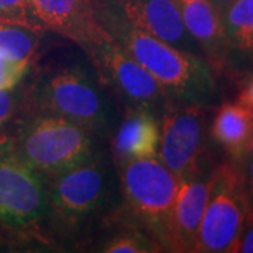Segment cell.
I'll return each mask as SVG.
<instances>
[{"instance_id": "e0dca14e", "label": "cell", "mask_w": 253, "mask_h": 253, "mask_svg": "<svg viewBox=\"0 0 253 253\" xmlns=\"http://www.w3.org/2000/svg\"><path fill=\"white\" fill-rule=\"evenodd\" d=\"M40 36L34 30L16 24L0 23V55L16 62H33L40 46Z\"/></svg>"}, {"instance_id": "8992f818", "label": "cell", "mask_w": 253, "mask_h": 253, "mask_svg": "<svg viewBox=\"0 0 253 253\" xmlns=\"http://www.w3.org/2000/svg\"><path fill=\"white\" fill-rule=\"evenodd\" d=\"M104 87L113 94L121 113L142 110L156 117L170 104V100L152 78L123 46L103 28L101 34L82 45Z\"/></svg>"}, {"instance_id": "7402d4cb", "label": "cell", "mask_w": 253, "mask_h": 253, "mask_svg": "<svg viewBox=\"0 0 253 253\" xmlns=\"http://www.w3.org/2000/svg\"><path fill=\"white\" fill-rule=\"evenodd\" d=\"M228 253H253V210L246 218L239 235Z\"/></svg>"}, {"instance_id": "2e32d148", "label": "cell", "mask_w": 253, "mask_h": 253, "mask_svg": "<svg viewBox=\"0 0 253 253\" xmlns=\"http://www.w3.org/2000/svg\"><path fill=\"white\" fill-rule=\"evenodd\" d=\"M228 45L242 52L253 51V0H232L222 10Z\"/></svg>"}, {"instance_id": "4316f807", "label": "cell", "mask_w": 253, "mask_h": 253, "mask_svg": "<svg viewBox=\"0 0 253 253\" xmlns=\"http://www.w3.org/2000/svg\"><path fill=\"white\" fill-rule=\"evenodd\" d=\"M248 154L253 155V131H252V135H251V141H249V145H248Z\"/></svg>"}, {"instance_id": "cb8c5ba5", "label": "cell", "mask_w": 253, "mask_h": 253, "mask_svg": "<svg viewBox=\"0 0 253 253\" xmlns=\"http://www.w3.org/2000/svg\"><path fill=\"white\" fill-rule=\"evenodd\" d=\"M238 101L253 110V78L248 82V84L245 86L244 90L241 91V94L238 97Z\"/></svg>"}, {"instance_id": "5bb4252c", "label": "cell", "mask_w": 253, "mask_h": 253, "mask_svg": "<svg viewBox=\"0 0 253 253\" xmlns=\"http://www.w3.org/2000/svg\"><path fill=\"white\" fill-rule=\"evenodd\" d=\"M183 24L211 63L224 59L226 41L222 13L211 0H177Z\"/></svg>"}, {"instance_id": "9a60e30c", "label": "cell", "mask_w": 253, "mask_h": 253, "mask_svg": "<svg viewBox=\"0 0 253 253\" xmlns=\"http://www.w3.org/2000/svg\"><path fill=\"white\" fill-rule=\"evenodd\" d=\"M252 131L253 110L239 101L222 104L211 124V136L235 159L248 154Z\"/></svg>"}, {"instance_id": "44dd1931", "label": "cell", "mask_w": 253, "mask_h": 253, "mask_svg": "<svg viewBox=\"0 0 253 253\" xmlns=\"http://www.w3.org/2000/svg\"><path fill=\"white\" fill-rule=\"evenodd\" d=\"M28 62L10 61L0 55V89H11L20 84L24 75L30 69Z\"/></svg>"}, {"instance_id": "52a82bcc", "label": "cell", "mask_w": 253, "mask_h": 253, "mask_svg": "<svg viewBox=\"0 0 253 253\" xmlns=\"http://www.w3.org/2000/svg\"><path fill=\"white\" fill-rule=\"evenodd\" d=\"M251 211L242 176L228 165L221 166L212 174V189L193 252H228Z\"/></svg>"}, {"instance_id": "484cf974", "label": "cell", "mask_w": 253, "mask_h": 253, "mask_svg": "<svg viewBox=\"0 0 253 253\" xmlns=\"http://www.w3.org/2000/svg\"><path fill=\"white\" fill-rule=\"evenodd\" d=\"M211 1H212V3H214V4L217 6L218 9L221 10V13H222V10L225 9L226 4H229V3H231L232 0H211Z\"/></svg>"}, {"instance_id": "30bf717a", "label": "cell", "mask_w": 253, "mask_h": 253, "mask_svg": "<svg viewBox=\"0 0 253 253\" xmlns=\"http://www.w3.org/2000/svg\"><path fill=\"white\" fill-rule=\"evenodd\" d=\"M48 190L42 174L11 149L0 155V221L27 226L46 215Z\"/></svg>"}, {"instance_id": "ffe728a7", "label": "cell", "mask_w": 253, "mask_h": 253, "mask_svg": "<svg viewBox=\"0 0 253 253\" xmlns=\"http://www.w3.org/2000/svg\"><path fill=\"white\" fill-rule=\"evenodd\" d=\"M24 106V89H0V132ZM0 136H3L0 134Z\"/></svg>"}, {"instance_id": "7a4b0ae2", "label": "cell", "mask_w": 253, "mask_h": 253, "mask_svg": "<svg viewBox=\"0 0 253 253\" xmlns=\"http://www.w3.org/2000/svg\"><path fill=\"white\" fill-rule=\"evenodd\" d=\"M46 214L58 232H82L116 203L117 166L100 148L71 169L46 180Z\"/></svg>"}, {"instance_id": "7c38bea8", "label": "cell", "mask_w": 253, "mask_h": 253, "mask_svg": "<svg viewBox=\"0 0 253 253\" xmlns=\"http://www.w3.org/2000/svg\"><path fill=\"white\" fill-rule=\"evenodd\" d=\"M211 189L212 176L206 180L197 179V174L180 179L168 229L166 251L193 252Z\"/></svg>"}, {"instance_id": "3957f363", "label": "cell", "mask_w": 253, "mask_h": 253, "mask_svg": "<svg viewBox=\"0 0 253 253\" xmlns=\"http://www.w3.org/2000/svg\"><path fill=\"white\" fill-rule=\"evenodd\" d=\"M141 66L152 75L174 104H200L214 89L206 61L162 40L114 21L99 23Z\"/></svg>"}, {"instance_id": "4fadbf2b", "label": "cell", "mask_w": 253, "mask_h": 253, "mask_svg": "<svg viewBox=\"0 0 253 253\" xmlns=\"http://www.w3.org/2000/svg\"><path fill=\"white\" fill-rule=\"evenodd\" d=\"M161 139L159 118L142 110H126L110 136L116 165L131 159L158 156Z\"/></svg>"}, {"instance_id": "d6986e66", "label": "cell", "mask_w": 253, "mask_h": 253, "mask_svg": "<svg viewBox=\"0 0 253 253\" xmlns=\"http://www.w3.org/2000/svg\"><path fill=\"white\" fill-rule=\"evenodd\" d=\"M0 23L27 27L37 33H44L33 16L30 0H0Z\"/></svg>"}, {"instance_id": "8fae6325", "label": "cell", "mask_w": 253, "mask_h": 253, "mask_svg": "<svg viewBox=\"0 0 253 253\" xmlns=\"http://www.w3.org/2000/svg\"><path fill=\"white\" fill-rule=\"evenodd\" d=\"M30 6L42 31L59 34L76 45L90 42L103 31L91 0H30Z\"/></svg>"}, {"instance_id": "d4e9b609", "label": "cell", "mask_w": 253, "mask_h": 253, "mask_svg": "<svg viewBox=\"0 0 253 253\" xmlns=\"http://www.w3.org/2000/svg\"><path fill=\"white\" fill-rule=\"evenodd\" d=\"M10 142H11V139L6 138V136H0V155L10 149Z\"/></svg>"}, {"instance_id": "9c48e42d", "label": "cell", "mask_w": 253, "mask_h": 253, "mask_svg": "<svg viewBox=\"0 0 253 253\" xmlns=\"http://www.w3.org/2000/svg\"><path fill=\"white\" fill-rule=\"evenodd\" d=\"M158 159L179 179L196 176L204 152L206 117L200 104L170 103L159 116Z\"/></svg>"}, {"instance_id": "5b68a950", "label": "cell", "mask_w": 253, "mask_h": 253, "mask_svg": "<svg viewBox=\"0 0 253 253\" xmlns=\"http://www.w3.org/2000/svg\"><path fill=\"white\" fill-rule=\"evenodd\" d=\"M120 193L139 228L161 251H166L168 229L180 179L158 156L116 165Z\"/></svg>"}, {"instance_id": "6da1fadb", "label": "cell", "mask_w": 253, "mask_h": 253, "mask_svg": "<svg viewBox=\"0 0 253 253\" xmlns=\"http://www.w3.org/2000/svg\"><path fill=\"white\" fill-rule=\"evenodd\" d=\"M23 107L28 116L69 120L101 141L111 136L121 120L118 103L100 82L87 56L83 61L73 58L46 63L24 89Z\"/></svg>"}, {"instance_id": "ba28073f", "label": "cell", "mask_w": 253, "mask_h": 253, "mask_svg": "<svg viewBox=\"0 0 253 253\" xmlns=\"http://www.w3.org/2000/svg\"><path fill=\"white\" fill-rule=\"evenodd\" d=\"M97 21H114L203 58L183 24L177 0H91Z\"/></svg>"}, {"instance_id": "ac0fdd59", "label": "cell", "mask_w": 253, "mask_h": 253, "mask_svg": "<svg viewBox=\"0 0 253 253\" xmlns=\"http://www.w3.org/2000/svg\"><path fill=\"white\" fill-rule=\"evenodd\" d=\"M100 251L104 253H152L161 249L146 232L138 228L111 236L106 244H103Z\"/></svg>"}, {"instance_id": "603a6c76", "label": "cell", "mask_w": 253, "mask_h": 253, "mask_svg": "<svg viewBox=\"0 0 253 253\" xmlns=\"http://www.w3.org/2000/svg\"><path fill=\"white\" fill-rule=\"evenodd\" d=\"M242 181H244V189L246 193V197L249 200V204L253 210V158L248 163L246 172L242 174Z\"/></svg>"}, {"instance_id": "277c9868", "label": "cell", "mask_w": 253, "mask_h": 253, "mask_svg": "<svg viewBox=\"0 0 253 253\" xmlns=\"http://www.w3.org/2000/svg\"><path fill=\"white\" fill-rule=\"evenodd\" d=\"M101 139L89 129L56 116L36 114L18 128L11 152L49 180L99 151Z\"/></svg>"}]
</instances>
